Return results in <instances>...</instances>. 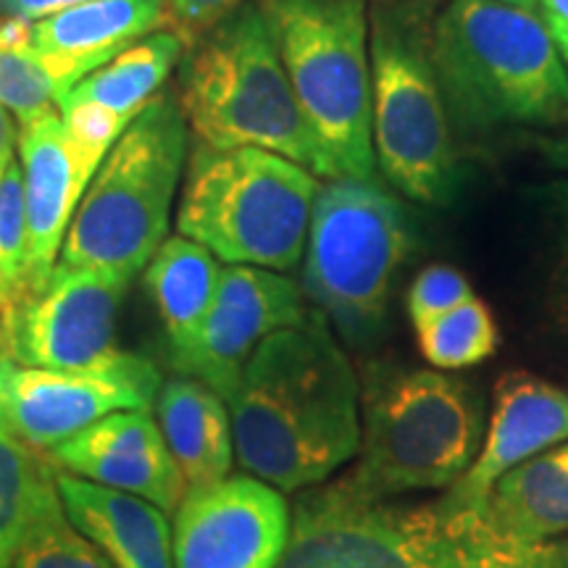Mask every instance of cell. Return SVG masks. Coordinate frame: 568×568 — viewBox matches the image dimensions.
Returning a JSON list of instances; mask_svg holds the SVG:
<instances>
[{"label":"cell","instance_id":"6da1fadb","mask_svg":"<svg viewBox=\"0 0 568 568\" xmlns=\"http://www.w3.org/2000/svg\"><path fill=\"white\" fill-rule=\"evenodd\" d=\"M226 406L234 458L280 493L324 485L358 456L361 379L322 311L266 337Z\"/></svg>","mask_w":568,"mask_h":568},{"label":"cell","instance_id":"7a4b0ae2","mask_svg":"<svg viewBox=\"0 0 568 568\" xmlns=\"http://www.w3.org/2000/svg\"><path fill=\"white\" fill-rule=\"evenodd\" d=\"M276 568H568V537L524 542L481 506H397L337 479L297 495Z\"/></svg>","mask_w":568,"mask_h":568},{"label":"cell","instance_id":"3957f363","mask_svg":"<svg viewBox=\"0 0 568 568\" xmlns=\"http://www.w3.org/2000/svg\"><path fill=\"white\" fill-rule=\"evenodd\" d=\"M453 132L568 122V69L539 13L497 0H450L429 34Z\"/></svg>","mask_w":568,"mask_h":568},{"label":"cell","instance_id":"277c9868","mask_svg":"<svg viewBox=\"0 0 568 568\" xmlns=\"http://www.w3.org/2000/svg\"><path fill=\"white\" fill-rule=\"evenodd\" d=\"M176 82V101L197 145L216 151L261 148L301 163L322 180H337L335 163L297 105L255 0L240 3L190 42Z\"/></svg>","mask_w":568,"mask_h":568},{"label":"cell","instance_id":"5b68a950","mask_svg":"<svg viewBox=\"0 0 568 568\" xmlns=\"http://www.w3.org/2000/svg\"><path fill=\"white\" fill-rule=\"evenodd\" d=\"M471 385L439 368L368 364L361 376L358 464L343 481L366 497L450 489L481 450Z\"/></svg>","mask_w":568,"mask_h":568},{"label":"cell","instance_id":"8992f818","mask_svg":"<svg viewBox=\"0 0 568 568\" xmlns=\"http://www.w3.org/2000/svg\"><path fill=\"white\" fill-rule=\"evenodd\" d=\"M184 161L187 119L176 95L159 92L90 180L59 264L132 282L166 240Z\"/></svg>","mask_w":568,"mask_h":568},{"label":"cell","instance_id":"52a82bcc","mask_svg":"<svg viewBox=\"0 0 568 568\" xmlns=\"http://www.w3.org/2000/svg\"><path fill=\"white\" fill-rule=\"evenodd\" d=\"M318 187L316 174L280 153L197 145L176 230L224 264L290 272L305 253Z\"/></svg>","mask_w":568,"mask_h":568},{"label":"cell","instance_id":"ba28073f","mask_svg":"<svg viewBox=\"0 0 568 568\" xmlns=\"http://www.w3.org/2000/svg\"><path fill=\"white\" fill-rule=\"evenodd\" d=\"M337 180H376L368 0H255Z\"/></svg>","mask_w":568,"mask_h":568},{"label":"cell","instance_id":"9c48e42d","mask_svg":"<svg viewBox=\"0 0 568 568\" xmlns=\"http://www.w3.org/2000/svg\"><path fill=\"white\" fill-rule=\"evenodd\" d=\"M414 253L406 205L379 182L326 180L311 211L303 290L351 343L382 329L395 276Z\"/></svg>","mask_w":568,"mask_h":568},{"label":"cell","instance_id":"30bf717a","mask_svg":"<svg viewBox=\"0 0 568 568\" xmlns=\"http://www.w3.org/2000/svg\"><path fill=\"white\" fill-rule=\"evenodd\" d=\"M368 48L376 166L410 201L447 205L458 193V153L422 21L376 0Z\"/></svg>","mask_w":568,"mask_h":568},{"label":"cell","instance_id":"8fae6325","mask_svg":"<svg viewBox=\"0 0 568 568\" xmlns=\"http://www.w3.org/2000/svg\"><path fill=\"white\" fill-rule=\"evenodd\" d=\"M130 282L55 264L40 290L0 311V358L51 372H101L122 364L116 318Z\"/></svg>","mask_w":568,"mask_h":568},{"label":"cell","instance_id":"7c38bea8","mask_svg":"<svg viewBox=\"0 0 568 568\" xmlns=\"http://www.w3.org/2000/svg\"><path fill=\"white\" fill-rule=\"evenodd\" d=\"M163 385L142 355L101 372H51L0 358V426L40 456L113 410H151Z\"/></svg>","mask_w":568,"mask_h":568},{"label":"cell","instance_id":"4fadbf2b","mask_svg":"<svg viewBox=\"0 0 568 568\" xmlns=\"http://www.w3.org/2000/svg\"><path fill=\"white\" fill-rule=\"evenodd\" d=\"M290 521L284 493L251 474H230L187 493L174 510V568H276Z\"/></svg>","mask_w":568,"mask_h":568},{"label":"cell","instance_id":"5bb4252c","mask_svg":"<svg viewBox=\"0 0 568 568\" xmlns=\"http://www.w3.org/2000/svg\"><path fill=\"white\" fill-rule=\"evenodd\" d=\"M305 316L308 308L303 293L290 276L272 268L230 264L219 276L201 335L174 368L230 400L258 345L274 332L301 324Z\"/></svg>","mask_w":568,"mask_h":568},{"label":"cell","instance_id":"9a60e30c","mask_svg":"<svg viewBox=\"0 0 568 568\" xmlns=\"http://www.w3.org/2000/svg\"><path fill=\"white\" fill-rule=\"evenodd\" d=\"M48 464L92 485L142 497L174 514L187 495L163 432L151 410H113L45 453Z\"/></svg>","mask_w":568,"mask_h":568},{"label":"cell","instance_id":"2e32d148","mask_svg":"<svg viewBox=\"0 0 568 568\" xmlns=\"http://www.w3.org/2000/svg\"><path fill=\"white\" fill-rule=\"evenodd\" d=\"M19 153L27 209L24 290H40L59 264L71 219L103 161L77 145L55 111L21 126Z\"/></svg>","mask_w":568,"mask_h":568},{"label":"cell","instance_id":"e0dca14e","mask_svg":"<svg viewBox=\"0 0 568 568\" xmlns=\"http://www.w3.org/2000/svg\"><path fill=\"white\" fill-rule=\"evenodd\" d=\"M566 439L568 387L529 372H510L495 387L477 460L443 497L456 506H481L503 474Z\"/></svg>","mask_w":568,"mask_h":568},{"label":"cell","instance_id":"ac0fdd59","mask_svg":"<svg viewBox=\"0 0 568 568\" xmlns=\"http://www.w3.org/2000/svg\"><path fill=\"white\" fill-rule=\"evenodd\" d=\"M166 27L163 0H88L32 21L30 38L51 63L63 95L140 38Z\"/></svg>","mask_w":568,"mask_h":568},{"label":"cell","instance_id":"d6986e66","mask_svg":"<svg viewBox=\"0 0 568 568\" xmlns=\"http://www.w3.org/2000/svg\"><path fill=\"white\" fill-rule=\"evenodd\" d=\"M63 510L113 568H174L166 510L55 468Z\"/></svg>","mask_w":568,"mask_h":568},{"label":"cell","instance_id":"ffe728a7","mask_svg":"<svg viewBox=\"0 0 568 568\" xmlns=\"http://www.w3.org/2000/svg\"><path fill=\"white\" fill-rule=\"evenodd\" d=\"M155 422L180 466L187 493L213 487L232 474L230 406L193 376L166 379L155 395Z\"/></svg>","mask_w":568,"mask_h":568},{"label":"cell","instance_id":"44dd1931","mask_svg":"<svg viewBox=\"0 0 568 568\" xmlns=\"http://www.w3.org/2000/svg\"><path fill=\"white\" fill-rule=\"evenodd\" d=\"M481 508L497 529L524 542L568 537V439L503 474Z\"/></svg>","mask_w":568,"mask_h":568},{"label":"cell","instance_id":"7402d4cb","mask_svg":"<svg viewBox=\"0 0 568 568\" xmlns=\"http://www.w3.org/2000/svg\"><path fill=\"white\" fill-rule=\"evenodd\" d=\"M222 266L209 247L195 240L166 237L145 266V284L163 326H166L172 364L190 353L216 295Z\"/></svg>","mask_w":568,"mask_h":568},{"label":"cell","instance_id":"603a6c76","mask_svg":"<svg viewBox=\"0 0 568 568\" xmlns=\"http://www.w3.org/2000/svg\"><path fill=\"white\" fill-rule=\"evenodd\" d=\"M184 40L174 30H159L148 34L145 40H138L134 45L126 48L95 69L92 74L71 88L61 98L59 105H77V103H95L105 109L138 113L159 95V90L166 82L169 71L182 61Z\"/></svg>","mask_w":568,"mask_h":568},{"label":"cell","instance_id":"cb8c5ba5","mask_svg":"<svg viewBox=\"0 0 568 568\" xmlns=\"http://www.w3.org/2000/svg\"><path fill=\"white\" fill-rule=\"evenodd\" d=\"M13 568H113L109 558L69 521L51 464L34 485L30 518Z\"/></svg>","mask_w":568,"mask_h":568},{"label":"cell","instance_id":"d4e9b609","mask_svg":"<svg viewBox=\"0 0 568 568\" xmlns=\"http://www.w3.org/2000/svg\"><path fill=\"white\" fill-rule=\"evenodd\" d=\"M30 27L32 21L0 19V105L21 126L59 109L63 98L45 53L32 45Z\"/></svg>","mask_w":568,"mask_h":568},{"label":"cell","instance_id":"484cf974","mask_svg":"<svg viewBox=\"0 0 568 568\" xmlns=\"http://www.w3.org/2000/svg\"><path fill=\"white\" fill-rule=\"evenodd\" d=\"M418 351L439 372H458V368L477 366L495 355L500 345L495 316L485 301L477 295L456 305L435 322L416 329Z\"/></svg>","mask_w":568,"mask_h":568},{"label":"cell","instance_id":"4316f807","mask_svg":"<svg viewBox=\"0 0 568 568\" xmlns=\"http://www.w3.org/2000/svg\"><path fill=\"white\" fill-rule=\"evenodd\" d=\"M48 458L0 426V568H13Z\"/></svg>","mask_w":568,"mask_h":568},{"label":"cell","instance_id":"83f0119b","mask_svg":"<svg viewBox=\"0 0 568 568\" xmlns=\"http://www.w3.org/2000/svg\"><path fill=\"white\" fill-rule=\"evenodd\" d=\"M27 287V209L19 161L0 172V311Z\"/></svg>","mask_w":568,"mask_h":568},{"label":"cell","instance_id":"f1b7e54d","mask_svg":"<svg viewBox=\"0 0 568 568\" xmlns=\"http://www.w3.org/2000/svg\"><path fill=\"white\" fill-rule=\"evenodd\" d=\"M550 230V311L568 337V180L539 190Z\"/></svg>","mask_w":568,"mask_h":568},{"label":"cell","instance_id":"f546056e","mask_svg":"<svg viewBox=\"0 0 568 568\" xmlns=\"http://www.w3.org/2000/svg\"><path fill=\"white\" fill-rule=\"evenodd\" d=\"M474 295L471 282L464 272L447 264H432L416 276L408 290V316L414 329L435 322L456 305L466 303Z\"/></svg>","mask_w":568,"mask_h":568},{"label":"cell","instance_id":"4dcf8cb0","mask_svg":"<svg viewBox=\"0 0 568 568\" xmlns=\"http://www.w3.org/2000/svg\"><path fill=\"white\" fill-rule=\"evenodd\" d=\"M63 124L71 138L82 151H88L95 159L105 161V155L113 148V142L122 138L126 126L134 116L119 113L95 103H77V105H59Z\"/></svg>","mask_w":568,"mask_h":568},{"label":"cell","instance_id":"1f68e13d","mask_svg":"<svg viewBox=\"0 0 568 568\" xmlns=\"http://www.w3.org/2000/svg\"><path fill=\"white\" fill-rule=\"evenodd\" d=\"M163 3H166V27L180 34L184 45H190L245 0H163Z\"/></svg>","mask_w":568,"mask_h":568},{"label":"cell","instance_id":"d6a6232c","mask_svg":"<svg viewBox=\"0 0 568 568\" xmlns=\"http://www.w3.org/2000/svg\"><path fill=\"white\" fill-rule=\"evenodd\" d=\"M82 3L88 0H0V19L40 21Z\"/></svg>","mask_w":568,"mask_h":568},{"label":"cell","instance_id":"836d02e7","mask_svg":"<svg viewBox=\"0 0 568 568\" xmlns=\"http://www.w3.org/2000/svg\"><path fill=\"white\" fill-rule=\"evenodd\" d=\"M539 17L548 27L552 42H556L560 59L568 69V0H542L539 3Z\"/></svg>","mask_w":568,"mask_h":568},{"label":"cell","instance_id":"e575fe53","mask_svg":"<svg viewBox=\"0 0 568 568\" xmlns=\"http://www.w3.org/2000/svg\"><path fill=\"white\" fill-rule=\"evenodd\" d=\"M535 148L550 169L568 174V132L550 134V138H537Z\"/></svg>","mask_w":568,"mask_h":568},{"label":"cell","instance_id":"d590c367","mask_svg":"<svg viewBox=\"0 0 568 568\" xmlns=\"http://www.w3.org/2000/svg\"><path fill=\"white\" fill-rule=\"evenodd\" d=\"M19 134L17 124H13V113L0 105V169H6V163L13 161V148H17Z\"/></svg>","mask_w":568,"mask_h":568},{"label":"cell","instance_id":"8d00e7d4","mask_svg":"<svg viewBox=\"0 0 568 568\" xmlns=\"http://www.w3.org/2000/svg\"><path fill=\"white\" fill-rule=\"evenodd\" d=\"M497 3H506V6H514V9L539 13V3H542V0H497Z\"/></svg>","mask_w":568,"mask_h":568},{"label":"cell","instance_id":"74e56055","mask_svg":"<svg viewBox=\"0 0 568 568\" xmlns=\"http://www.w3.org/2000/svg\"><path fill=\"white\" fill-rule=\"evenodd\" d=\"M0 172H3V169H0Z\"/></svg>","mask_w":568,"mask_h":568}]
</instances>
